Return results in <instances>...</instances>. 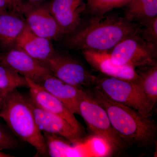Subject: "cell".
Listing matches in <instances>:
<instances>
[{
    "mask_svg": "<svg viewBox=\"0 0 157 157\" xmlns=\"http://www.w3.org/2000/svg\"><path fill=\"white\" fill-rule=\"evenodd\" d=\"M85 89L105 109L113 128L127 144L148 147L155 144L157 125L149 117L113 101L95 86Z\"/></svg>",
    "mask_w": 157,
    "mask_h": 157,
    "instance_id": "obj_2",
    "label": "cell"
},
{
    "mask_svg": "<svg viewBox=\"0 0 157 157\" xmlns=\"http://www.w3.org/2000/svg\"><path fill=\"white\" fill-rule=\"evenodd\" d=\"M29 89L30 98L34 104L42 109L56 114L67 121L78 132L84 135V128L75 117L74 114L55 97L40 85L26 78Z\"/></svg>",
    "mask_w": 157,
    "mask_h": 157,
    "instance_id": "obj_10",
    "label": "cell"
},
{
    "mask_svg": "<svg viewBox=\"0 0 157 157\" xmlns=\"http://www.w3.org/2000/svg\"><path fill=\"white\" fill-rule=\"evenodd\" d=\"M91 146L94 152L98 156L106 157L111 155L110 147L103 138L93 136L90 140Z\"/></svg>",
    "mask_w": 157,
    "mask_h": 157,
    "instance_id": "obj_23",
    "label": "cell"
},
{
    "mask_svg": "<svg viewBox=\"0 0 157 157\" xmlns=\"http://www.w3.org/2000/svg\"><path fill=\"white\" fill-rule=\"evenodd\" d=\"M90 17L63 41L66 48L75 50L109 51L127 37L139 33L140 25L117 14Z\"/></svg>",
    "mask_w": 157,
    "mask_h": 157,
    "instance_id": "obj_1",
    "label": "cell"
},
{
    "mask_svg": "<svg viewBox=\"0 0 157 157\" xmlns=\"http://www.w3.org/2000/svg\"><path fill=\"white\" fill-rule=\"evenodd\" d=\"M23 12L27 26L37 36L50 40H58L64 36L51 13L48 5L29 6Z\"/></svg>",
    "mask_w": 157,
    "mask_h": 157,
    "instance_id": "obj_11",
    "label": "cell"
},
{
    "mask_svg": "<svg viewBox=\"0 0 157 157\" xmlns=\"http://www.w3.org/2000/svg\"><path fill=\"white\" fill-rule=\"evenodd\" d=\"M43 64L57 78L79 88L93 87L98 78L80 62L64 54L56 52Z\"/></svg>",
    "mask_w": 157,
    "mask_h": 157,
    "instance_id": "obj_7",
    "label": "cell"
},
{
    "mask_svg": "<svg viewBox=\"0 0 157 157\" xmlns=\"http://www.w3.org/2000/svg\"><path fill=\"white\" fill-rule=\"evenodd\" d=\"M0 118L6 122L14 135L33 147L39 155H48L44 136L37 125L28 98L17 90L5 97Z\"/></svg>",
    "mask_w": 157,
    "mask_h": 157,
    "instance_id": "obj_3",
    "label": "cell"
},
{
    "mask_svg": "<svg viewBox=\"0 0 157 157\" xmlns=\"http://www.w3.org/2000/svg\"><path fill=\"white\" fill-rule=\"evenodd\" d=\"M28 86L25 77L0 63V91L5 98L17 88Z\"/></svg>",
    "mask_w": 157,
    "mask_h": 157,
    "instance_id": "obj_20",
    "label": "cell"
},
{
    "mask_svg": "<svg viewBox=\"0 0 157 157\" xmlns=\"http://www.w3.org/2000/svg\"><path fill=\"white\" fill-rule=\"evenodd\" d=\"M27 98L37 125L41 132L61 136L73 144L79 145L83 143L84 135L74 128L67 121L40 108L30 98Z\"/></svg>",
    "mask_w": 157,
    "mask_h": 157,
    "instance_id": "obj_8",
    "label": "cell"
},
{
    "mask_svg": "<svg viewBox=\"0 0 157 157\" xmlns=\"http://www.w3.org/2000/svg\"><path fill=\"white\" fill-rule=\"evenodd\" d=\"M157 46L144 40L138 34L122 40L109 52L115 64L136 69L157 65Z\"/></svg>",
    "mask_w": 157,
    "mask_h": 157,
    "instance_id": "obj_6",
    "label": "cell"
},
{
    "mask_svg": "<svg viewBox=\"0 0 157 157\" xmlns=\"http://www.w3.org/2000/svg\"><path fill=\"white\" fill-rule=\"evenodd\" d=\"M14 157L11 155L5 153L2 151V150H0V157Z\"/></svg>",
    "mask_w": 157,
    "mask_h": 157,
    "instance_id": "obj_28",
    "label": "cell"
},
{
    "mask_svg": "<svg viewBox=\"0 0 157 157\" xmlns=\"http://www.w3.org/2000/svg\"><path fill=\"white\" fill-rule=\"evenodd\" d=\"M0 63L36 83L52 74L45 65L18 48L11 49L1 56Z\"/></svg>",
    "mask_w": 157,
    "mask_h": 157,
    "instance_id": "obj_9",
    "label": "cell"
},
{
    "mask_svg": "<svg viewBox=\"0 0 157 157\" xmlns=\"http://www.w3.org/2000/svg\"><path fill=\"white\" fill-rule=\"evenodd\" d=\"M14 11H0V44L4 47L15 44L27 26L25 20Z\"/></svg>",
    "mask_w": 157,
    "mask_h": 157,
    "instance_id": "obj_16",
    "label": "cell"
},
{
    "mask_svg": "<svg viewBox=\"0 0 157 157\" xmlns=\"http://www.w3.org/2000/svg\"><path fill=\"white\" fill-rule=\"evenodd\" d=\"M125 17L136 23L157 16V0H130L126 5Z\"/></svg>",
    "mask_w": 157,
    "mask_h": 157,
    "instance_id": "obj_18",
    "label": "cell"
},
{
    "mask_svg": "<svg viewBox=\"0 0 157 157\" xmlns=\"http://www.w3.org/2000/svg\"><path fill=\"white\" fill-rule=\"evenodd\" d=\"M45 0H14L16 8L18 12H21L23 9V4L24 2L28 4H36L41 2Z\"/></svg>",
    "mask_w": 157,
    "mask_h": 157,
    "instance_id": "obj_26",
    "label": "cell"
},
{
    "mask_svg": "<svg viewBox=\"0 0 157 157\" xmlns=\"http://www.w3.org/2000/svg\"><path fill=\"white\" fill-rule=\"evenodd\" d=\"M113 101L136 110L144 117H150L153 109L137 82L110 77L98 76L94 86Z\"/></svg>",
    "mask_w": 157,
    "mask_h": 157,
    "instance_id": "obj_5",
    "label": "cell"
},
{
    "mask_svg": "<svg viewBox=\"0 0 157 157\" xmlns=\"http://www.w3.org/2000/svg\"><path fill=\"white\" fill-rule=\"evenodd\" d=\"M48 6L64 36L72 33L81 25L85 0H52Z\"/></svg>",
    "mask_w": 157,
    "mask_h": 157,
    "instance_id": "obj_12",
    "label": "cell"
},
{
    "mask_svg": "<svg viewBox=\"0 0 157 157\" xmlns=\"http://www.w3.org/2000/svg\"><path fill=\"white\" fill-rule=\"evenodd\" d=\"M18 145V141L14 135L0 124V150L12 149Z\"/></svg>",
    "mask_w": 157,
    "mask_h": 157,
    "instance_id": "obj_24",
    "label": "cell"
},
{
    "mask_svg": "<svg viewBox=\"0 0 157 157\" xmlns=\"http://www.w3.org/2000/svg\"><path fill=\"white\" fill-rule=\"evenodd\" d=\"M4 99H5V97L3 96L2 92L0 91V110H1V108L2 107Z\"/></svg>",
    "mask_w": 157,
    "mask_h": 157,
    "instance_id": "obj_27",
    "label": "cell"
},
{
    "mask_svg": "<svg viewBox=\"0 0 157 157\" xmlns=\"http://www.w3.org/2000/svg\"><path fill=\"white\" fill-rule=\"evenodd\" d=\"M79 113L93 136L104 139L110 147L111 155L121 151L127 144L113 127L105 109L85 89H82L78 101Z\"/></svg>",
    "mask_w": 157,
    "mask_h": 157,
    "instance_id": "obj_4",
    "label": "cell"
},
{
    "mask_svg": "<svg viewBox=\"0 0 157 157\" xmlns=\"http://www.w3.org/2000/svg\"><path fill=\"white\" fill-rule=\"evenodd\" d=\"M139 24V36L146 42L157 46V16Z\"/></svg>",
    "mask_w": 157,
    "mask_h": 157,
    "instance_id": "obj_22",
    "label": "cell"
},
{
    "mask_svg": "<svg viewBox=\"0 0 157 157\" xmlns=\"http://www.w3.org/2000/svg\"><path fill=\"white\" fill-rule=\"evenodd\" d=\"M130 0H85L84 13L90 17L108 14L113 9L126 6Z\"/></svg>",
    "mask_w": 157,
    "mask_h": 157,
    "instance_id": "obj_21",
    "label": "cell"
},
{
    "mask_svg": "<svg viewBox=\"0 0 157 157\" xmlns=\"http://www.w3.org/2000/svg\"><path fill=\"white\" fill-rule=\"evenodd\" d=\"M37 83L61 101L73 114L80 115L78 101L82 89L68 84L52 74Z\"/></svg>",
    "mask_w": 157,
    "mask_h": 157,
    "instance_id": "obj_14",
    "label": "cell"
},
{
    "mask_svg": "<svg viewBox=\"0 0 157 157\" xmlns=\"http://www.w3.org/2000/svg\"><path fill=\"white\" fill-rule=\"evenodd\" d=\"M17 48L43 63L56 52L51 40L39 36L27 26L17 39Z\"/></svg>",
    "mask_w": 157,
    "mask_h": 157,
    "instance_id": "obj_15",
    "label": "cell"
},
{
    "mask_svg": "<svg viewBox=\"0 0 157 157\" xmlns=\"http://www.w3.org/2000/svg\"><path fill=\"white\" fill-rule=\"evenodd\" d=\"M43 135L47 146L48 154L49 156H84V153L79 147V145H72L73 143L66 138L54 134L43 132Z\"/></svg>",
    "mask_w": 157,
    "mask_h": 157,
    "instance_id": "obj_17",
    "label": "cell"
},
{
    "mask_svg": "<svg viewBox=\"0 0 157 157\" xmlns=\"http://www.w3.org/2000/svg\"><path fill=\"white\" fill-rule=\"evenodd\" d=\"M82 55L92 68L106 76L137 82L138 74L133 67L120 66L112 61L109 51L82 50Z\"/></svg>",
    "mask_w": 157,
    "mask_h": 157,
    "instance_id": "obj_13",
    "label": "cell"
},
{
    "mask_svg": "<svg viewBox=\"0 0 157 157\" xmlns=\"http://www.w3.org/2000/svg\"><path fill=\"white\" fill-rule=\"evenodd\" d=\"M140 68L142 70H136L138 74L137 82L153 109L157 101V64Z\"/></svg>",
    "mask_w": 157,
    "mask_h": 157,
    "instance_id": "obj_19",
    "label": "cell"
},
{
    "mask_svg": "<svg viewBox=\"0 0 157 157\" xmlns=\"http://www.w3.org/2000/svg\"><path fill=\"white\" fill-rule=\"evenodd\" d=\"M9 9L17 11L13 0H0V11Z\"/></svg>",
    "mask_w": 157,
    "mask_h": 157,
    "instance_id": "obj_25",
    "label": "cell"
}]
</instances>
